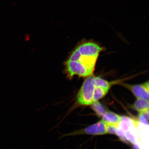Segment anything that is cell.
Listing matches in <instances>:
<instances>
[{"mask_svg": "<svg viewBox=\"0 0 149 149\" xmlns=\"http://www.w3.org/2000/svg\"><path fill=\"white\" fill-rule=\"evenodd\" d=\"M81 55L89 57H98L103 48L95 42L85 41L81 43L76 47Z\"/></svg>", "mask_w": 149, "mask_h": 149, "instance_id": "cell-3", "label": "cell"}, {"mask_svg": "<svg viewBox=\"0 0 149 149\" xmlns=\"http://www.w3.org/2000/svg\"><path fill=\"white\" fill-rule=\"evenodd\" d=\"M94 79L96 87H101L108 90L110 88L111 84L106 80L98 77H94Z\"/></svg>", "mask_w": 149, "mask_h": 149, "instance_id": "cell-11", "label": "cell"}, {"mask_svg": "<svg viewBox=\"0 0 149 149\" xmlns=\"http://www.w3.org/2000/svg\"><path fill=\"white\" fill-rule=\"evenodd\" d=\"M134 149H140L138 146L137 145L135 144V145H134Z\"/></svg>", "mask_w": 149, "mask_h": 149, "instance_id": "cell-16", "label": "cell"}, {"mask_svg": "<svg viewBox=\"0 0 149 149\" xmlns=\"http://www.w3.org/2000/svg\"><path fill=\"white\" fill-rule=\"evenodd\" d=\"M133 108L140 113L149 111V101L137 99L133 105Z\"/></svg>", "mask_w": 149, "mask_h": 149, "instance_id": "cell-7", "label": "cell"}, {"mask_svg": "<svg viewBox=\"0 0 149 149\" xmlns=\"http://www.w3.org/2000/svg\"><path fill=\"white\" fill-rule=\"evenodd\" d=\"M107 133V125L102 120L82 130H77L70 133L63 134L61 138L81 134L91 135H101Z\"/></svg>", "mask_w": 149, "mask_h": 149, "instance_id": "cell-2", "label": "cell"}, {"mask_svg": "<svg viewBox=\"0 0 149 149\" xmlns=\"http://www.w3.org/2000/svg\"><path fill=\"white\" fill-rule=\"evenodd\" d=\"M139 120L140 122L146 125H148V121L142 113H140L139 116Z\"/></svg>", "mask_w": 149, "mask_h": 149, "instance_id": "cell-14", "label": "cell"}, {"mask_svg": "<svg viewBox=\"0 0 149 149\" xmlns=\"http://www.w3.org/2000/svg\"><path fill=\"white\" fill-rule=\"evenodd\" d=\"M109 91L101 87L95 86L93 97V102L98 101L103 98L107 94Z\"/></svg>", "mask_w": 149, "mask_h": 149, "instance_id": "cell-9", "label": "cell"}, {"mask_svg": "<svg viewBox=\"0 0 149 149\" xmlns=\"http://www.w3.org/2000/svg\"><path fill=\"white\" fill-rule=\"evenodd\" d=\"M97 58V57H89L81 55L76 47L67 60L78 61L94 71Z\"/></svg>", "mask_w": 149, "mask_h": 149, "instance_id": "cell-4", "label": "cell"}, {"mask_svg": "<svg viewBox=\"0 0 149 149\" xmlns=\"http://www.w3.org/2000/svg\"><path fill=\"white\" fill-rule=\"evenodd\" d=\"M125 136L128 141L134 144H135L136 143L135 137L133 134L130 133V131H127L125 134Z\"/></svg>", "mask_w": 149, "mask_h": 149, "instance_id": "cell-13", "label": "cell"}, {"mask_svg": "<svg viewBox=\"0 0 149 149\" xmlns=\"http://www.w3.org/2000/svg\"><path fill=\"white\" fill-rule=\"evenodd\" d=\"M94 77L91 75L87 77L78 92L77 102L80 105H92L93 103L95 88Z\"/></svg>", "mask_w": 149, "mask_h": 149, "instance_id": "cell-1", "label": "cell"}, {"mask_svg": "<svg viewBox=\"0 0 149 149\" xmlns=\"http://www.w3.org/2000/svg\"><path fill=\"white\" fill-rule=\"evenodd\" d=\"M92 107L93 110L98 116L102 117L107 111L104 106L98 101L93 102Z\"/></svg>", "mask_w": 149, "mask_h": 149, "instance_id": "cell-10", "label": "cell"}, {"mask_svg": "<svg viewBox=\"0 0 149 149\" xmlns=\"http://www.w3.org/2000/svg\"><path fill=\"white\" fill-rule=\"evenodd\" d=\"M121 116L111 111H107L102 116V120L107 126L118 127Z\"/></svg>", "mask_w": 149, "mask_h": 149, "instance_id": "cell-6", "label": "cell"}, {"mask_svg": "<svg viewBox=\"0 0 149 149\" xmlns=\"http://www.w3.org/2000/svg\"><path fill=\"white\" fill-rule=\"evenodd\" d=\"M118 127H117L107 126V133L115 134Z\"/></svg>", "mask_w": 149, "mask_h": 149, "instance_id": "cell-15", "label": "cell"}, {"mask_svg": "<svg viewBox=\"0 0 149 149\" xmlns=\"http://www.w3.org/2000/svg\"><path fill=\"white\" fill-rule=\"evenodd\" d=\"M132 93L137 99L149 101V82L142 84L132 86L130 87Z\"/></svg>", "mask_w": 149, "mask_h": 149, "instance_id": "cell-5", "label": "cell"}, {"mask_svg": "<svg viewBox=\"0 0 149 149\" xmlns=\"http://www.w3.org/2000/svg\"><path fill=\"white\" fill-rule=\"evenodd\" d=\"M116 134L119 137V138L121 141H124L125 143H128V140L126 138V136L125 135L124 132L120 129L118 128L116 132Z\"/></svg>", "mask_w": 149, "mask_h": 149, "instance_id": "cell-12", "label": "cell"}, {"mask_svg": "<svg viewBox=\"0 0 149 149\" xmlns=\"http://www.w3.org/2000/svg\"><path fill=\"white\" fill-rule=\"evenodd\" d=\"M134 124V121L130 117L124 116L121 117V120L119 124L120 129L122 130L124 132L128 131L130 128Z\"/></svg>", "mask_w": 149, "mask_h": 149, "instance_id": "cell-8", "label": "cell"}]
</instances>
